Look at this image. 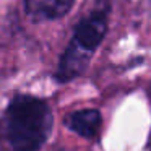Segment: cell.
<instances>
[{"mask_svg": "<svg viewBox=\"0 0 151 151\" xmlns=\"http://www.w3.org/2000/svg\"><path fill=\"white\" fill-rule=\"evenodd\" d=\"M52 127L54 115L44 99L18 94L0 119V141L8 151H39Z\"/></svg>", "mask_w": 151, "mask_h": 151, "instance_id": "obj_1", "label": "cell"}, {"mask_svg": "<svg viewBox=\"0 0 151 151\" xmlns=\"http://www.w3.org/2000/svg\"><path fill=\"white\" fill-rule=\"evenodd\" d=\"M111 10L107 0H99L96 7L78 21L68 46L59 59L55 70L59 83H70L86 72L94 52L107 34Z\"/></svg>", "mask_w": 151, "mask_h": 151, "instance_id": "obj_2", "label": "cell"}, {"mask_svg": "<svg viewBox=\"0 0 151 151\" xmlns=\"http://www.w3.org/2000/svg\"><path fill=\"white\" fill-rule=\"evenodd\" d=\"M63 125L78 137L86 140H96L101 133L102 114L98 109H80L65 115Z\"/></svg>", "mask_w": 151, "mask_h": 151, "instance_id": "obj_3", "label": "cell"}, {"mask_svg": "<svg viewBox=\"0 0 151 151\" xmlns=\"http://www.w3.org/2000/svg\"><path fill=\"white\" fill-rule=\"evenodd\" d=\"M75 0H24L26 12L36 20H59L65 17Z\"/></svg>", "mask_w": 151, "mask_h": 151, "instance_id": "obj_4", "label": "cell"}]
</instances>
